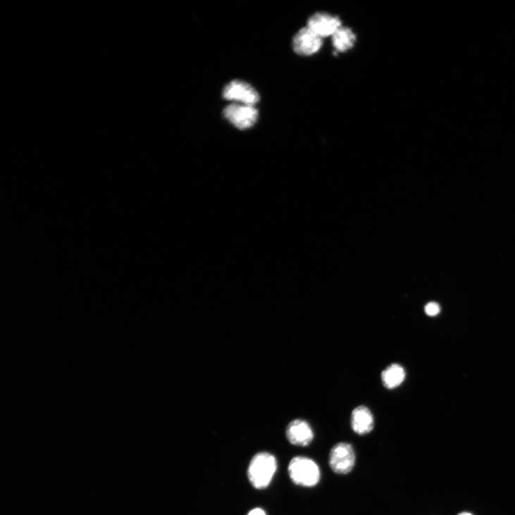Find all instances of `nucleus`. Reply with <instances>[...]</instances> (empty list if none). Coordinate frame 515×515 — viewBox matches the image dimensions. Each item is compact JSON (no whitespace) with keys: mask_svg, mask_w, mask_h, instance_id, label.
<instances>
[{"mask_svg":"<svg viewBox=\"0 0 515 515\" xmlns=\"http://www.w3.org/2000/svg\"><path fill=\"white\" fill-rule=\"evenodd\" d=\"M276 471L275 457L268 452H260L250 461L248 478L254 488L264 490L271 484Z\"/></svg>","mask_w":515,"mask_h":515,"instance_id":"f257e3e1","label":"nucleus"},{"mask_svg":"<svg viewBox=\"0 0 515 515\" xmlns=\"http://www.w3.org/2000/svg\"><path fill=\"white\" fill-rule=\"evenodd\" d=\"M288 473L297 485L312 488L318 484L321 474L318 465L313 459L303 456L294 457L290 462Z\"/></svg>","mask_w":515,"mask_h":515,"instance_id":"f03ea898","label":"nucleus"},{"mask_svg":"<svg viewBox=\"0 0 515 515\" xmlns=\"http://www.w3.org/2000/svg\"><path fill=\"white\" fill-rule=\"evenodd\" d=\"M355 463L356 454L350 444L340 442L332 448L329 456V464L336 474H349L354 469Z\"/></svg>","mask_w":515,"mask_h":515,"instance_id":"7ed1b4c3","label":"nucleus"},{"mask_svg":"<svg viewBox=\"0 0 515 515\" xmlns=\"http://www.w3.org/2000/svg\"><path fill=\"white\" fill-rule=\"evenodd\" d=\"M223 98L228 101L254 106L260 97L257 91L250 85L242 81H232L228 84L223 92Z\"/></svg>","mask_w":515,"mask_h":515,"instance_id":"20e7f679","label":"nucleus"},{"mask_svg":"<svg viewBox=\"0 0 515 515\" xmlns=\"http://www.w3.org/2000/svg\"><path fill=\"white\" fill-rule=\"evenodd\" d=\"M224 117L241 130L252 128L257 121L258 111L252 106L233 104L223 111Z\"/></svg>","mask_w":515,"mask_h":515,"instance_id":"39448f33","label":"nucleus"},{"mask_svg":"<svg viewBox=\"0 0 515 515\" xmlns=\"http://www.w3.org/2000/svg\"><path fill=\"white\" fill-rule=\"evenodd\" d=\"M322 45L323 39L306 26L298 31L292 42L294 52L304 57L317 54L321 50Z\"/></svg>","mask_w":515,"mask_h":515,"instance_id":"423d86ee","label":"nucleus"},{"mask_svg":"<svg viewBox=\"0 0 515 515\" xmlns=\"http://www.w3.org/2000/svg\"><path fill=\"white\" fill-rule=\"evenodd\" d=\"M342 26L341 20L326 13H316L308 20L306 27L321 38L333 35Z\"/></svg>","mask_w":515,"mask_h":515,"instance_id":"0eeeda50","label":"nucleus"},{"mask_svg":"<svg viewBox=\"0 0 515 515\" xmlns=\"http://www.w3.org/2000/svg\"><path fill=\"white\" fill-rule=\"evenodd\" d=\"M287 438L295 446L307 447L314 439V433L307 421L295 419L291 421L287 428Z\"/></svg>","mask_w":515,"mask_h":515,"instance_id":"6e6552de","label":"nucleus"},{"mask_svg":"<svg viewBox=\"0 0 515 515\" xmlns=\"http://www.w3.org/2000/svg\"><path fill=\"white\" fill-rule=\"evenodd\" d=\"M350 421L353 431L359 435H366L373 430V414L365 406H359L352 411Z\"/></svg>","mask_w":515,"mask_h":515,"instance_id":"1a4fd4ad","label":"nucleus"},{"mask_svg":"<svg viewBox=\"0 0 515 515\" xmlns=\"http://www.w3.org/2000/svg\"><path fill=\"white\" fill-rule=\"evenodd\" d=\"M381 378L385 388L394 390L399 387L405 380L406 371L402 365L392 364L383 371Z\"/></svg>","mask_w":515,"mask_h":515,"instance_id":"9d476101","label":"nucleus"},{"mask_svg":"<svg viewBox=\"0 0 515 515\" xmlns=\"http://www.w3.org/2000/svg\"><path fill=\"white\" fill-rule=\"evenodd\" d=\"M332 39L336 51L345 53L354 48L356 42V36L351 28L342 25L333 35Z\"/></svg>","mask_w":515,"mask_h":515,"instance_id":"9b49d317","label":"nucleus"},{"mask_svg":"<svg viewBox=\"0 0 515 515\" xmlns=\"http://www.w3.org/2000/svg\"><path fill=\"white\" fill-rule=\"evenodd\" d=\"M440 306L438 303H428L425 307V311L429 316H435L440 312Z\"/></svg>","mask_w":515,"mask_h":515,"instance_id":"f8f14e48","label":"nucleus"},{"mask_svg":"<svg viewBox=\"0 0 515 515\" xmlns=\"http://www.w3.org/2000/svg\"><path fill=\"white\" fill-rule=\"evenodd\" d=\"M247 515H266L265 511L261 508L252 509Z\"/></svg>","mask_w":515,"mask_h":515,"instance_id":"ddd939ff","label":"nucleus"},{"mask_svg":"<svg viewBox=\"0 0 515 515\" xmlns=\"http://www.w3.org/2000/svg\"><path fill=\"white\" fill-rule=\"evenodd\" d=\"M457 515H473V514H471V513H470V512H467V511H463V512H461V513H459V514H457Z\"/></svg>","mask_w":515,"mask_h":515,"instance_id":"4468645a","label":"nucleus"}]
</instances>
